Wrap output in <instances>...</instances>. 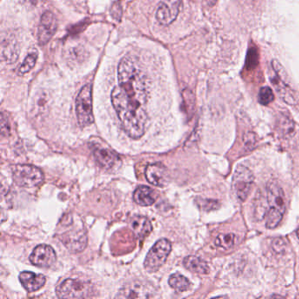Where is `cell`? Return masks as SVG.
<instances>
[{"mask_svg":"<svg viewBox=\"0 0 299 299\" xmlns=\"http://www.w3.org/2000/svg\"><path fill=\"white\" fill-rule=\"evenodd\" d=\"M158 197V193L150 187H138L133 193V200L139 206H150L155 204Z\"/></svg>","mask_w":299,"mask_h":299,"instance_id":"ac0fdd59","label":"cell"},{"mask_svg":"<svg viewBox=\"0 0 299 299\" xmlns=\"http://www.w3.org/2000/svg\"><path fill=\"white\" fill-rule=\"evenodd\" d=\"M258 61H259L258 51L256 47L250 48L247 52V56H246V67L247 68V70L256 69L258 65Z\"/></svg>","mask_w":299,"mask_h":299,"instance_id":"f546056e","label":"cell"},{"mask_svg":"<svg viewBox=\"0 0 299 299\" xmlns=\"http://www.w3.org/2000/svg\"><path fill=\"white\" fill-rule=\"evenodd\" d=\"M56 292L60 298H86L94 296L93 285L81 278H69L57 287Z\"/></svg>","mask_w":299,"mask_h":299,"instance_id":"3957f363","label":"cell"},{"mask_svg":"<svg viewBox=\"0 0 299 299\" xmlns=\"http://www.w3.org/2000/svg\"><path fill=\"white\" fill-rule=\"evenodd\" d=\"M27 2H28V5L31 6H36L37 4L40 2V0H26Z\"/></svg>","mask_w":299,"mask_h":299,"instance_id":"d6a6232c","label":"cell"},{"mask_svg":"<svg viewBox=\"0 0 299 299\" xmlns=\"http://www.w3.org/2000/svg\"><path fill=\"white\" fill-rule=\"evenodd\" d=\"M31 263L39 268H50L57 262V254L48 245L37 246L29 257Z\"/></svg>","mask_w":299,"mask_h":299,"instance_id":"4fadbf2b","label":"cell"},{"mask_svg":"<svg viewBox=\"0 0 299 299\" xmlns=\"http://www.w3.org/2000/svg\"><path fill=\"white\" fill-rule=\"evenodd\" d=\"M236 237L233 233L220 234L215 239V245L222 250H229L235 244Z\"/></svg>","mask_w":299,"mask_h":299,"instance_id":"484cf974","label":"cell"},{"mask_svg":"<svg viewBox=\"0 0 299 299\" xmlns=\"http://www.w3.org/2000/svg\"><path fill=\"white\" fill-rule=\"evenodd\" d=\"M169 284L172 289H175L177 292H184L189 289L191 283L185 276L175 273L171 275L169 278Z\"/></svg>","mask_w":299,"mask_h":299,"instance_id":"7402d4cb","label":"cell"},{"mask_svg":"<svg viewBox=\"0 0 299 299\" xmlns=\"http://www.w3.org/2000/svg\"><path fill=\"white\" fill-rule=\"evenodd\" d=\"M148 289L140 283H133L131 285L125 286L124 289L120 290L117 297H126V298H146L152 297V295L148 294Z\"/></svg>","mask_w":299,"mask_h":299,"instance_id":"ffe728a7","label":"cell"},{"mask_svg":"<svg viewBox=\"0 0 299 299\" xmlns=\"http://www.w3.org/2000/svg\"><path fill=\"white\" fill-rule=\"evenodd\" d=\"M20 56V44L16 37L10 33L1 36V60L7 64L16 63Z\"/></svg>","mask_w":299,"mask_h":299,"instance_id":"7c38bea8","label":"cell"},{"mask_svg":"<svg viewBox=\"0 0 299 299\" xmlns=\"http://www.w3.org/2000/svg\"><path fill=\"white\" fill-rule=\"evenodd\" d=\"M77 121L81 127H86L94 122L92 111V87L87 84L80 90L76 100Z\"/></svg>","mask_w":299,"mask_h":299,"instance_id":"5b68a950","label":"cell"},{"mask_svg":"<svg viewBox=\"0 0 299 299\" xmlns=\"http://www.w3.org/2000/svg\"><path fill=\"white\" fill-rule=\"evenodd\" d=\"M171 243L167 239H161L152 246L144 261V268L147 272H157L167 261L171 252Z\"/></svg>","mask_w":299,"mask_h":299,"instance_id":"8992f818","label":"cell"},{"mask_svg":"<svg viewBox=\"0 0 299 299\" xmlns=\"http://www.w3.org/2000/svg\"><path fill=\"white\" fill-rule=\"evenodd\" d=\"M49 105V93L46 91H40L36 94L33 101V108L36 112H41L47 108Z\"/></svg>","mask_w":299,"mask_h":299,"instance_id":"d4e9b609","label":"cell"},{"mask_svg":"<svg viewBox=\"0 0 299 299\" xmlns=\"http://www.w3.org/2000/svg\"><path fill=\"white\" fill-rule=\"evenodd\" d=\"M272 248L277 254H283L285 252L286 242L283 238H276L272 242Z\"/></svg>","mask_w":299,"mask_h":299,"instance_id":"4dcf8cb0","label":"cell"},{"mask_svg":"<svg viewBox=\"0 0 299 299\" xmlns=\"http://www.w3.org/2000/svg\"><path fill=\"white\" fill-rule=\"evenodd\" d=\"M111 98L126 134L134 140L141 138L146 132L147 123L146 107L131 99L120 85L114 87Z\"/></svg>","mask_w":299,"mask_h":299,"instance_id":"6da1fadb","label":"cell"},{"mask_svg":"<svg viewBox=\"0 0 299 299\" xmlns=\"http://www.w3.org/2000/svg\"><path fill=\"white\" fill-rule=\"evenodd\" d=\"M206 1H207V4L209 5L210 7H213L217 3L218 0H206Z\"/></svg>","mask_w":299,"mask_h":299,"instance_id":"836d02e7","label":"cell"},{"mask_svg":"<svg viewBox=\"0 0 299 299\" xmlns=\"http://www.w3.org/2000/svg\"><path fill=\"white\" fill-rule=\"evenodd\" d=\"M118 79L120 85L131 99L146 107L150 86L146 75L139 62L133 57H125L118 67Z\"/></svg>","mask_w":299,"mask_h":299,"instance_id":"7a4b0ae2","label":"cell"},{"mask_svg":"<svg viewBox=\"0 0 299 299\" xmlns=\"http://www.w3.org/2000/svg\"><path fill=\"white\" fill-rule=\"evenodd\" d=\"M12 177L17 185L26 188L39 186L43 183L42 171L33 165L17 164L12 168Z\"/></svg>","mask_w":299,"mask_h":299,"instance_id":"277c9868","label":"cell"},{"mask_svg":"<svg viewBox=\"0 0 299 299\" xmlns=\"http://www.w3.org/2000/svg\"><path fill=\"white\" fill-rule=\"evenodd\" d=\"M60 239L68 250L73 253L82 252L87 246L88 237L82 227H72L63 233Z\"/></svg>","mask_w":299,"mask_h":299,"instance_id":"30bf717a","label":"cell"},{"mask_svg":"<svg viewBox=\"0 0 299 299\" xmlns=\"http://www.w3.org/2000/svg\"><path fill=\"white\" fill-rule=\"evenodd\" d=\"M183 266L191 272L206 275L209 273V266L203 259L197 256H187L183 260Z\"/></svg>","mask_w":299,"mask_h":299,"instance_id":"44dd1931","label":"cell"},{"mask_svg":"<svg viewBox=\"0 0 299 299\" xmlns=\"http://www.w3.org/2000/svg\"><path fill=\"white\" fill-rule=\"evenodd\" d=\"M296 235H297V238L299 239V228L297 229V231H296Z\"/></svg>","mask_w":299,"mask_h":299,"instance_id":"e575fe53","label":"cell"},{"mask_svg":"<svg viewBox=\"0 0 299 299\" xmlns=\"http://www.w3.org/2000/svg\"><path fill=\"white\" fill-rule=\"evenodd\" d=\"M131 228L133 230L135 236L142 239L146 235H148L152 230L153 226L150 222V220L144 216H134L131 220Z\"/></svg>","mask_w":299,"mask_h":299,"instance_id":"d6986e66","label":"cell"},{"mask_svg":"<svg viewBox=\"0 0 299 299\" xmlns=\"http://www.w3.org/2000/svg\"><path fill=\"white\" fill-rule=\"evenodd\" d=\"M93 151V156L101 168L106 170H113L119 168L121 164V161L119 156L109 147L100 144L90 145Z\"/></svg>","mask_w":299,"mask_h":299,"instance_id":"9c48e42d","label":"cell"},{"mask_svg":"<svg viewBox=\"0 0 299 299\" xmlns=\"http://www.w3.org/2000/svg\"><path fill=\"white\" fill-rule=\"evenodd\" d=\"M272 68L275 71V76L270 78L271 83L276 88V91L279 93L280 96L283 101L289 105H296V100L294 95L292 88L289 85V79L285 70L283 69L279 61H272Z\"/></svg>","mask_w":299,"mask_h":299,"instance_id":"52a82bcc","label":"cell"},{"mask_svg":"<svg viewBox=\"0 0 299 299\" xmlns=\"http://www.w3.org/2000/svg\"><path fill=\"white\" fill-rule=\"evenodd\" d=\"M283 213L277 210L269 208L266 213V226L269 229H274L283 220Z\"/></svg>","mask_w":299,"mask_h":299,"instance_id":"cb8c5ba5","label":"cell"},{"mask_svg":"<svg viewBox=\"0 0 299 299\" xmlns=\"http://www.w3.org/2000/svg\"><path fill=\"white\" fill-rule=\"evenodd\" d=\"M200 204V207L206 211L218 209L220 207V203L217 202L216 200H201Z\"/></svg>","mask_w":299,"mask_h":299,"instance_id":"1f68e13d","label":"cell"},{"mask_svg":"<svg viewBox=\"0 0 299 299\" xmlns=\"http://www.w3.org/2000/svg\"><path fill=\"white\" fill-rule=\"evenodd\" d=\"M37 58H38V51L36 48H32L29 51V53L27 54L22 64L19 67L18 74L20 76H23L25 74L28 73L33 67L35 66Z\"/></svg>","mask_w":299,"mask_h":299,"instance_id":"603a6c76","label":"cell"},{"mask_svg":"<svg viewBox=\"0 0 299 299\" xmlns=\"http://www.w3.org/2000/svg\"><path fill=\"white\" fill-rule=\"evenodd\" d=\"M183 103L185 107V111L189 116H191L194 113V108H195V96L194 94L190 90H183Z\"/></svg>","mask_w":299,"mask_h":299,"instance_id":"4316f807","label":"cell"},{"mask_svg":"<svg viewBox=\"0 0 299 299\" xmlns=\"http://www.w3.org/2000/svg\"><path fill=\"white\" fill-rule=\"evenodd\" d=\"M294 122L292 119L289 116L283 115L279 120V127L284 135H290L294 131Z\"/></svg>","mask_w":299,"mask_h":299,"instance_id":"f1b7e54d","label":"cell"},{"mask_svg":"<svg viewBox=\"0 0 299 299\" xmlns=\"http://www.w3.org/2000/svg\"><path fill=\"white\" fill-rule=\"evenodd\" d=\"M145 176L148 183L155 186L165 187L169 183V173L161 163H151L146 167Z\"/></svg>","mask_w":299,"mask_h":299,"instance_id":"2e32d148","label":"cell"},{"mask_svg":"<svg viewBox=\"0 0 299 299\" xmlns=\"http://www.w3.org/2000/svg\"><path fill=\"white\" fill-rule=\"evenodd\" d=\"M57 29V20L53 13L45 12L40 18L38 29V41L40 46H44L49 41Z\"/></svg>","mask_w":299,"mask_h":299,"instance_id":"5bb4252c","label":"cell"},{"mask_svg":"<svg viewBox=\"0 0 299 299\" xmlns=\"http://www.w3.org/2000/svg\"><path fill=\"white\" fill-rule=\"evenodd\" d=\"M182 0H165L162 1L157 7V20L163 26L173 23L179 14Z\"/></svg>","mask_w":299,"mask_h":299,"instance_id":"8fae6325","label":"cell"},{"mask_svg":"<svg viewBox=\"0 0 299 299\" xmlns=\"http://www.w3.org/2000/svg\"><path fill=\"white\" fill-rule=\"evenodd\" d=\"M267 198L270 209L285 213V195L282 187L276 181H270L267 185Z\"/></svg>","mask_w":299,"mask_h":299,"instance_id":"9a60e30c","label":"cell"},{"mask_svg":"<svg viewBox=\"0 0 299 299\" xmlns=\"http://www.w3.org/2000/svg\"><path fill=\"white\" fill-rule=\"evenodd\" d=\"M255 176L250 169L245 165H238L233 175V189L239 201L244 202L252 189Z\"/></svg>","mask_w":299,"mask_h":299,"instance_id":"ba28073f","label":"cell"},{"mask_svg":"<svg viewBox=\"0 0 299 299\" xmlns=\"http://www.w3.org/2000/svg\"><path fill=\"white\" fill-rule=\"evenodd\" d=\"M24 289L28 292H34L41 289L46 283V276L41 274H34L29 271L21 272L19 276Z\"/></svg>","mask_w":299,"mask_h":299,"instance_id":"e0dca14e","label":"cell"},{"mask_svg":"<svg viewBox=\"0 0 299 299\" xmlns=\"http://www.w3.org/2000/svg\"><path fill=\"white\" fill-rule=\"evenodd\" d=\"M275 99V95L273 90L270 89V87H263L260 90L259 95H258V101L261 105L263 106H268L269 104L273 102Z\"/></svg>","mask_w":299,"mask_h":299,"instance_id":"83f0119b","label":"cell"}]
</instances>
